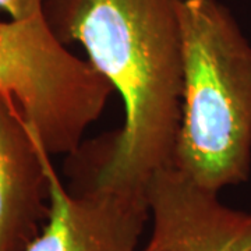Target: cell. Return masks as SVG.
<instances>
[{
  "mask_svg": "<svg viewBox=\"0 0 251 251\" xmlns=\"http://www.w3.org/2000/svg\"><path fill=\"white\" fill-rule=\"evenodd\" d=\"M183 0H45L42 16L57 39L81 44L88 62L125 105V123L90 175L72 188L145 191L173 165L181 117Z\"/></svg>",
  "mask_w": 251,
  "mask_h": 251,
  "instance_id": "cell-1",
  "label": "cell"
},
{
  "mask_svg": "<svg viewBox=\"0 0 251 251\" xmlns=\"http://www.w3.org/2000/svg\"><path fill=\"white\" fill-rule=\"evenodd\" d=\"M183 92L173 168L212 193L251 175V44L219 0H183Z\"/></svg>",
  "mask_w": 251,
  "mask_h": 251,
  "instance_id": "cell-2",
  "label": "cell"
},
{
  "mask_svg": "<svg viewBox=\"0 0 251 251\" xmlns=\"http://www.w3.org/2000/svg\"><path fill=\"white\" fill-rule=\"evenodd\" d=\"M115 92L62 44L41 14L0 21V94L13 99L49 155H72Z\"/></svg>",
  "mask_w": 251,
  "mask_h": 251,
  "instance_id": "cell-3",
  "label": "cell"
},
{
  "mask_svg": "<svg viewBox=\"0 0 251 251\" xmlns=\"http://www.w3.org/2000/svg\"><path fill=\"white\" fill-rule=\"evenodd\" d=\"M50 211L24 251H138L151 219L145 191L67 188L48 161Z\"/></svg>",
  "mask_w": 251,
  "mask_h": 251,
  "instance_id": "cell-4",
  "label": "cell"
},
{
  "mask_svg": "<svg viewBox=\"0 0 251 251\" xmlns=\"http://www.w3.org/2000/svg\"><path fill=\"white\" fill-rule=\"evenodd\" d=\"M145 194L151 239L166 251H251V214L224 205L176 168L158 171Z\"/></svg>",
  "mask_w": 251,
  "mask_h": 251,
  "instance_id": "cell-5",
  "label": "cell"
},
{
  "mask_svg": "<svg viewBox=\"0 0 251 251\" xmlns=\"http://www.w3.org/2000/svg\"><path fill=\"white\" fill-rule=\"evenodd\" d=\"M49 159L16 102L0 94V251H24L45 226Z\"/></svg>",
  "mask_w": 251,
  "mask_h": 251,
  "instance_id": "cell-6",
  "label": "cell"
},
{
  "mask_svg": "<svg viewBox=\"0 0 251 251\" xmlns=\"http://www.w3.org/2000/svg\"><path fill=\"white\" fill-rule=\"evenodd\" d=\"M45 0H0V9L4 10L11 20H24L42 13Z\"/></svg>",
  "mask_w": 251,
  "mask_h": 251,
  "instance_id": "cell-7",
  "label": "cell"
},
{
  "mask_svg": "<svg viewBox=\"0 0 251 251\" xmlns=\"http://www.w3.org/2000/svg\"><path fill=\"white\" fill-rule=\"evenodd\" d=\"M143 251H166V250H165L162 246H159V244H156V243L152 242V240H150L148 246H147Z\"/></svg>",
  "mask_w": 251,
  "mask_h": 251,
  "instance_id": "cell-8",
  "label": "cell"
}]
</instances>
